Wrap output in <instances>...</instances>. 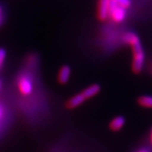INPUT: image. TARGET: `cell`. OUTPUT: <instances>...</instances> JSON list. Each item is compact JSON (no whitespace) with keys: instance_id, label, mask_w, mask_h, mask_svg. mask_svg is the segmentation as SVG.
Instances as JSON below:
<instances>
[{"instance_id":"cell-1","label":"cell","mask_w":152,"mask_h":152,"mask_svg":"<svg viewBox=\"0 0 152 152\" xmlns=\"http://www.w3.org/2000/svg\"><path fill=\"white\" fill-rule=\"evenodd\" d=\"M124 41L129 45L133 51L132 70L134 74H140L144 69L145 54L139 37L134 32H128L124 36Z\"/></svg>"},{"instance_id":"cell-2","label":"cell","mask_w":152,"mask_h":152,"mask_svg":"<svg viewBox=\"0 0 152 152\" xmlns=\"http://www.w3.org/2000/svg\"><path fill=\"white\" fill-rule=\"evenodd\" d=\"M126 9L123 8L122 6L115 4L114 2L111 1L110 3V10H109V16L113 21L117 23L124 21L126 18Z\"/></svg>"},{"instance_id":"cell-3","label":"cell","mask_w":152,"mask_h":152,"mask_svg":"<svg viewBox=\"0 0 152 152\" xmlns=\"http://www.w3.org/2000/svg\"><path fill=\"white\" fill-rule=\"evenodd\" d=\"M33 81L29 75L24 74L20 76L18 80V89L22 95H30L33 91Z\"/></svg>"},{"instance_id":"cell-4","label":"cell","mask_w":152,"mask_h":152,"mask_svg":"<svg viewBox=\"0 0 152 152\" xmlns=\"http://www.w3.org/2000/svg\"><path fill=\"white\" fill-rule=\"evenodd\" d=\"M110 3H111V0H99L97 16L100 20H106L108 18Z\"/></svg>"},{"instance_id":"cell-5","label":"cell","mask_w":152,"mask_h":152,"mask_svg":"<svg viewBox=\"0 0 152 152\" xmlns=\"http://www.w3.org/2000/svg\"><path fill=\"white\" fill-rule=\"evenodd\" d=\"M125 124V118L123 116H118L114 118L109 124V129L113 132L120 131Z\"/></svg>"},{"instance_id":"cell-6","label":"cell","mask_w":152,"mask_h":152,"mask_svg":"<svg viewBox=\"0 0 152 152\" xmlns=\"http://www.w3.org/2000/svg\"><path fill=\"white\" fill-rule=\"evenodd\" d=\"M101 91V87L99 85L94 84L92 86H90L87 88H86L84 91H82V95L84 96V97L86 98V100L91 99V98L96 96V95H98V93L100 92Z\"/></svg>"},{"instance_id":"cell-7","label":"cell","mask_w":152,"mask_h":152,"mask_svg":"<svg viewBox=\"0 0 152 152\" xmlns=\"http://www.w3.org/2000/svg\"><path fill=\"white\" fill-rule=\"evenodd\" d=\"M86 101V98L84 97V96L82 95V93H79V94L75 95V96H73L69 101L68 107L69 108H75L77 107H80V105H82Z\"/></svg>"},{"instance_id":"cell-8","label":"cell","mask_w":152,"mask_h":152,"mask_svg":"<svg viewBox=\"0 0 152 152\" xmlns=\"http://www.w3.org/2000/svg\"><path fill=\"white\" fill-rule=\"evenodd\" d=\"M71 75V69L69 66H64L58 72V81L61 84H65L69 81Z\"/></svg>"},{"instance_id":"cell-9","label":"cell","mask_w":152,"mask_h":152,"mask_svg":"<svg viewBox=\"0 0 152 152\" xmlns=\"http://www.w3.org/2000/svg\"><path fill=\"white\" fill-rule=\"evenodd\" d=\"M137 102L144 108L152 109V96H141L138 98Z\"/></svg>"},{"instance_id":"cell-10","label":"cell","mask_w":152,"mask_h":152,"mask_svg":"<svg viewBox=\"0 0 152 152\" xmlns=\"http://www.w3.org/2000/svg\"><path fill=\"white\" fill-rule=\"evenodd\" d=\"M111 1H113L115 4H118V5L122 6L124 9L129 8L131 4L130 0H111Z\"/></svg>"},{"instance_id":"cell-11","label":"cell","mask_w":152,"mask_h":152,"mask_svg":"<svg viewBox=\"0 0 152 152\" xmlns=\"http://www.w3.org/2000/svg\"><path fill=\"white\" fill-rule=\"evenodd\" d=\"M6 58V52L4 49L0 48V69L2 68V66L4 65V63L5 61Z\"/></svg>"},{"instance_id":"cell-12","label":"cell","mask_w":152,"mask_h":152,"mask_svg":"<svg viewBox=\"0 0 152 152\" xmlns=\"http://www.w3.org/2000/svg\"><path fill=\"white\" fill-rule=\"evenodd\" d=\"M3 20H4V12H3V9L2 7L0 6V26L3 22Z\"/></svg>"},{"instance_id":"cell-13","label":"cell","mask_w":152,"mask_h":152,"mask_svg":"<svg viewBox=\"0 0 152 152\" xmlns=\"http://www.w3.org/2000/svg\"><path fill=\"white\" fill-rule=\"evenodd\" d=\"M135 152H150L147 149L145 148H142V149H140V150H138V151H136Z\"/></svg>"},{"instance_id":"cell-14","label":"cell","mask_w":152,"mask_h":152,"mask_svg":"<svg viewBox=\"0 0 152 152\" xmlns=\"http://www.w3.org/2000/svg\"><path fill=\"white\" fill-rule=\"evenodd\" d=\"M150 142L152 145V129L151 130V133H150Z\"/></svg>"},{"instance_id":"cell-15","label":"cell","mask_w":152,"mask_h":152,"mask_svg":"<svg viewBox=\"0 0 152 152\" xmlns=\"http://www.w3.org/2000/svg\"><path fill=\"white\" fill-rule=\"evenodd\" d=\"M2 115H3V111H2V109L0 107V118H2Z\"/></svg>"},{"instance_id":"cell-16","label":"cell","mask_w":152,"mask_h":152,"mask_svg":"<svg viewBox=\"0 0 152 152\" xmlns=\"http://www.w3.org/2000/svg\"><path fill=\"white\" fill-rule=\"evenodd\" d=\"M151 70H152V69H151Z\"/></svg>"}]
</instances>
